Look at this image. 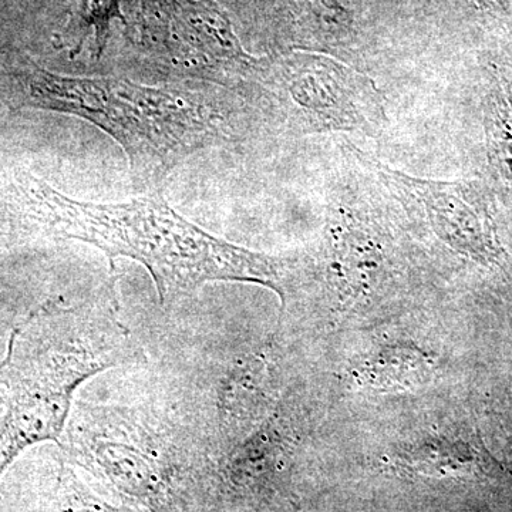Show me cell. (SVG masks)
Segmentation results:
<instances>
[{"label": "cell", "mask_w": 512, "mask_h": 512, "mask_svg": "<svg viewBox=\"0 0 512 512\" xmlns=\"http://www.w3.org/2000/svg\"><path fill=\"white\" fill-rule=\"evenodd\" d=\"M12 103L73 114L119 143L138 191L158 192L177 165L222 137L211 110L192 96L119 77H70L32 66L8 74Z\"/></svg>", "instance_id": "3957f363"}, {"label": "cell", "mask_w": 512, "mask_h": 512, "mask_svg": "<svg viewBox=\"0 0 512 512\" xmlns=\"http://www.w3.org/2000/svg\"><path fill=\"white\" fill-rule=\"evenodd\" d=\"M138 45L158 66L197 79H255L262 60L245 52L212 0H138Z\"/></svg>", "instance_id": "277c9868"}, {"label": "cell", "mask_w": 512, "mask_h": 512, "mask_svg": "<svg viewBox=\"0 0 512 512\" xmlns=\"http://www.w3.org/2000/svg\"><path fill=\"white\" fill-rule=\"evenodd\" d=\"M121 20L128 26L120 0H79L76 15L72 20V29L76 33L77 47L82 46L83 40L92 33L97 57L103 53L109 40L111 23Z\"/></svg>", "instance_id": "9c48e42d"}, {"label": "cell", "mask_w": 512, "mask_h": 512, "mask_svg": "<svg viewBox=\"0 0 512 512\" xmlns=\"http://www.w3.org/2000/svg\"><path fill=\"white\" fill-rule=\"evenodd\" d=\"M305 131L349 130L373 134L384 123L376 87L336 60L295 52L264 60L258 76Z\"/></svg>", "instance_id": "5b68a950"}, {"label": "cell", "mask_w": 512, "mask_h": 512, "mask_svg": "<svg viewBox=\"0 0 512 512\" xmlns=\"http://www.w3.org/2000/svg\"><path fill=\"white\" fill-rule=\"evenodd\" d=\"M377 174L393 191L420 202L434 229L448 244L484 261L497 256L487 205L477 184L417 180L384 165H379Z\"/></svg>", "instance_id": "52a82bcc"}, {"label": "cell", "mask_w": 512, "mask_h": 512, "mask_svg": "<svg viewBox=\"0 0 512 512\" xmlns=\"http://www.w3.org/2000/svg\"><path fill=\"white\" fill-rule=\"evenodd\" d=\"M143 353L113 303H42L10 333L0 362L6 410L0 420V480L35 444L59 441L74 394L111 367Z\"/></svg>", "instance_id": "7a4b0ae2"}, {"label": "cell", "mask_w": 512, "mask_h": 512, "mask_svg": "<svg viewBox=\"0 0 512 512\" xmlns=\"http://www.w3.org/2000/svg\"><path fill=\"white\" fill-rule=\"evenodd\" d=\"M427 6L437 10L471 9L478 15L487 16L512 26V0H426Z\"/></svg>", "instance_id": "30bf717a"}, {"label": "cell", "mask_w": 512, "mask_h": 512, "mask_svg": "<svg viewBox=\"0 0 512 512\" xmlns=\"http://www.w3.org/2000/svg\"><path fill=\"white\" fill-rule=\"evenodd\" d=\"M488 140L491 163L512 187V94L503 87L491 97Z\"/></svg>", "instance_id": "ba28073f"}, {"label": "cell", "mask_w": 512, "mask_h": 512, "mask_svg": "<svg viewBox=\"0 0 512 512\" xmlns=\"http://www.w3.org/2000/svg\"><path fill=\"white\" fill-rule=\"evenodd\" d=\"M384 0H247L276 40L329 50H355L377 30Z\"/></svg>", "instance_id": "8992f818"}, {"label": "cell", "mask_w": 512, "mask_h": 512, "mask_svg": "<svg viewBox=\"0 0 512 512\" xmlns=\"http://www.w3.org/2000/svg\"><path fill=\"white\" fill-rule=\"evenodd\" d=\"M18 191L26 215L50 237L93 245L111 266L119 256L143 265L165 308L217 281L265 286L285 305L288 262L212 237L181 217L158 192L97 204L66 197L29 174L19 175Z\"/></svg>", "instance_id": "6da1fadb"}]
</instances>
